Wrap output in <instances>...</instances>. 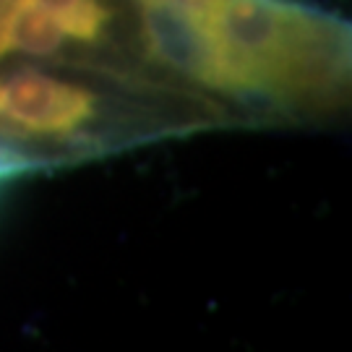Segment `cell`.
<instances>
[{
	"label": "cell",
	"mask_w": 352,
	"mask_h": 352,
	"mask_svg": "<svg viewBox=\"0 0 352 352\" xmlns=\"http://www.w3.org/2000/svg\"><path fill=\"white\" fill-rule=\"evenodd\" d=\"M94 115L89 89L42 71L0 78V120L29 133H68Z\"/></svg>",
	"instance_id": "obj_1"
},
{
	"label": "cell",
	"mask_w": 352,
	"mask_h": 352,
	"mask_svg": "<svg viewBox=\"0 0 352 352\" xmlns=\"http://www.w3.org/2000/svg\"><path fill=\"white\" fill-rule=\"evenodd\" d=\"M63 29L39 6H16L8 24V47L29 55H52L63 45Z\"/></svg>",
	"instance_id": "obj_2"
},
{
	"label": "cell",
	"mask_w": 352,
	"mask_h": 352,
	"mask_svg": "<svg viewBox=\"0 0 352 352\" xmlns=\"http://www.w3.org/2000/svg\"><path fill=\"white\" fill-rule=\"evenodd\" d=\"M65 37L78 42H94L110 21V11L102 0H74L58 19Z\"/></svg>",
	"instance_id": "obj_3"
},
{
	"label": "cell",
	"mask_w": 352,
	"mask_h": 352,
	"mask_svg": "<svg viewBox=\"0 0 352 352\" xmlns=\"http://www.w3.org/2000/svg\"><path fill=\"white\" fill-rule=\"evenodd\" d=\"M16 6L8 0H0V55L8 50V24H11V13Z\"/></svg>",
	"instance_id": "obj_4"
},
{
	"label": "cell",
	"mask_w": 352,
	"mask_h": 352,
	"mask_svg": "<svg viewBox=\"0 0 352 352\" xmlns=\"http://www.w3.org/2000/svg\"><path fill=\"white\" fill-rule=\"evenodd\" d=\"M11 6H29V0H8Z\"/></svg>",
	"instance_id": "obj_5"
}]
</instances>
